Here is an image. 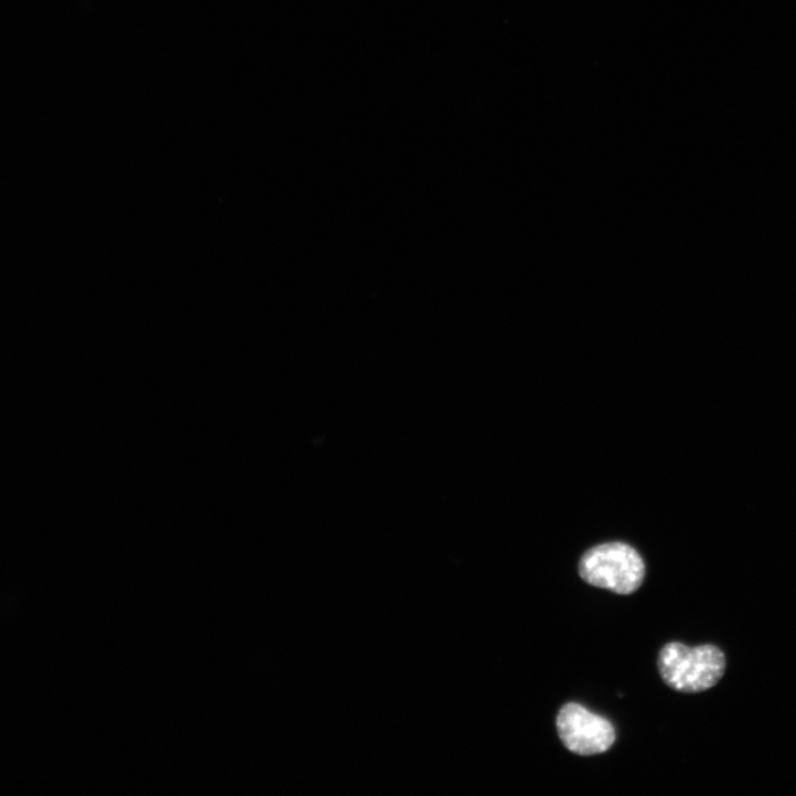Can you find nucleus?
Wrapping results in <instances>:
<instances>
[{
  "label": "nucleus",
  "mask_w": 796,
  "mask_h": 796,
  "mask_svg": "<svg viewBox=\"0 0 796 796\" xmlns=\"http://www.w3.org/2000/svg\"><path fill=\"white\" fill-rule=\"evenodd\" d=\"M659 671L664 683L673 690L696 694L719 684L726 671V659L713 646L689 648L682 643H670L660 653Z\"/></svg>",
  "instance_id": "f257e3e1"
},
{
  "label": "nucleus",
  "mask_w": 796,
  "mask_h": 796,
  "mask_svg": "<svg viewBox=\"0 0 796 796\" xmlns=\"http://www.w3.org/2000/svg\"><path fill=\"white\" fill-rule=\"evenodd\" d=\"M579 572L590 586L629 595L643 584L646 565L640 553L630 545L611 542L586 552Z\"/></svg>",
  "instance_id": "f03ea898"
},
{
  "label": "nucleus",
  "mask_w": 796,
  "mask_h": 796,
  "mask_svg": "<svg viewBox=\"0 0 796 796\" xmlns=\"http://www.w3.org/2000/svg\"><path fill=\"white\" fill-rule=\"evenodd\" d=\"M557 734L572 753L589 757L610 750L616 739L614 726L577 702L565 704L556 716Z\"/></svg>",
  "instance_id": "7ed1b4c3"
}]
</instances>
